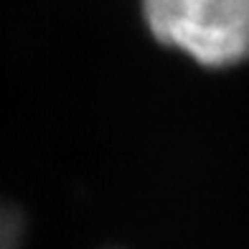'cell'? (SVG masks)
Returning a JSON list of instances; mask_svg holds the SVG:
<instances>
[{"mask_svg":"<svg viewBox=\"0 0 249 249\" xmlns=\"http://www.w3.org/2000/svg\"><path fill=\"white\" fill-rule=\"evenodd\" d=\"M153 36L209 69L249 61V0H142Z\"/></svg>","mask_w":249,"mask_h":249,"instance_id":"cell-1","label":"cell"}]
</instances>
